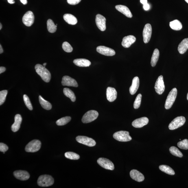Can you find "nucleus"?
Masks as SVG:
<instances>
[{
  "label": "nucleus",
  "instance_id": "nucleus-1",
  "mask_svg": "<svg viewBox=\"0 0 188 188\" xmlns=\"http://www.w3.org/2000/svg\"><path fill=\"white\" fill-rule=\"evenodd\" d=\"M36 73L41 77L42 80L46 82L50 81L51 78V73L45 67L40 64H37L35 66Z\"/></svg>",
  "mask_w": 188,
  "mask_h": 188
},
{
  "label": "nucleus",
  "instance_id": "nucleus-2",
  "mask_svg": "<svg viewBox=\"0 0 188 188\" xmlns=\"http://www.w3.org/2000/svg\"><path fill=\"white\" fill-rule=\"evenodd\" d=\"M54 180L52 177L49 175H43L38 178V185L41 187H49L53 185Z\"/></svg>",
  "mask_w": 188,
  "mask_h": 188
},
{
  "label": "nucleus",
  "instance_id": "nucleus-3",
  "mask_svg": "<svg viewBox=\"0 0 188 188\" xmlns=\"http://www.w3.org/2000/svg\"><path fill=\"white\" fill-rule=\"evenodd\" d=\"M177 94V90L176 88H173L170 92L165 101V108L166 109L169 110L172 107L175 101Z\"/></svg>",
  "mask_w": 188,
  "mask_h": 188
},
{
  "label": "nucleus",
  "instance_id": "nucleus-4",
  "mask_svg": "<svg viewBox=\"0 0 188 188\" xmlns=\"http://www.w3.org/2000/svg\"><path fill=\"white\" fill-rule=\"evenodd\" d=\"M113 137L117 141L121 142H127L132 140V138L129 135V133L124 131L116 132L114 134Z\"/></svg>",
  "mask_w": 188,
  "mask_h": 188
},
{
  "label": "nucleus",
  "instance_id": "nucleus-5",
  "mask_svg": "<svg viewBox=\"0 0 188 188\" xmlns=\"http://www.w3.org/2000/svg\"><path fill=\"white\" fill-rule=\"evenodd\" d=\"M41 146V142L38 140L35 139L30 142L26 145L25 150L27 152H35L40 150Z\"/></svg>",
  "mask_w": 188,
  "mask_h": 188
},
{
  "label": "nucleus",
  "instance_id": "nucleus-6",
  "mask_svg": "<svg viewBox=\"0 0 188 188\" xmlns=\"http://www.w3.org/2000/svg\"><path fill=\"white\" fill-rule=\"evenodd\" d=\"M98 115V113L97 111L95 110H89L83 116L82 122L84 123L91 122L96 119Z\"/></svg>",
  "mask_w": 188,
  "mask_h": 188
},
{
  "label": "nucleus",
  "instance_id": "nucleus-7",
  "mask_svg": "<svg viewBox=\"0 0 188 188\" xmlns=\"http://www.w3.org/2000/svg\"><path fill=\"white\" fill-rule=\"evenodd\" d=\"M185 117L181 116L175 118L170 123L169 128L170 130H174L182 126L185 122Z\"/></svg>",
  "mask_w": 188,
  "mask_h": 188
},
{
  "label": "nucleus",
  "instance_id": "nucleus-8",
  "mask_svg": "<svg viewBox=\"0 0 188 188\" xmlns=\"http://www.w3.org/2000/svg\"><path fill=\"white\" fill-rule=\"evenodd\" d=\"M76 139L78 143L88 146L93 147L95 146L96 145L95 140L86 136H78Z\"/></svg>",
  "mask_w": 188,
  "mask_h": 188
},
{
  "label": "nucleus",
  "instance_id": "nucleus-9",
  "mask_svg": "<svg viewBox=\"0 0 188 188\" xmlns=\"http://www.w3.org/2000/svg\"><path fill=\"white\" fill-rule=\"evenodd\" d=\"M97 163L101 167L109 170H113L114 169V164L109 160L104 158H99Z\"/></svg>",
  "mask_w": 188,
  "mask_h": 188
},
{
  "label": "nucleus",
  "instance_id": "nucleus-10",
  "mask_svg": "<svg viewBox=\"0 0 188 188\" xmlns=\"http://www.w3.org/2000/svg\"><path fill=\"white\" fill-rule=\"evenodd\" d=\"M156 93L158 95H162L165 90L163 76L161 75L158 77L154 86Z\"/></svg>",
  "mask_w": 188,
  "mask_h": 188
},
{
  "label": "nucleus",
  "instance_id": "nucleus-11",
  "mask_svg": "<svg viewBox=\"0 0 188 188\" xmlns=\"http://www.w3.org/2000/svg\"><path fill=\"white\" fill-rule=\"evenodd\" d=\"M35 16L33 12L28 11L25 14L23 18V23L27 27H30L34 23Z\"/></svg>",
  "mask_w": 188,
  "mask_h": 188
},
{
  "label": "nucleus",
  "instance_id": "nucleus-12",
  "mask_svg": "<svg viewBox=\"0 0 188 188\" xmlns=\"http://www.w3.org/2000/svg\"><path fill=\"white\" fill-rule=\"evenodd\" d=\"M152 34V28L149 23L146 24L145 26L143 31V42L145 43H147L151 39Z\"/></svg>",
  "mask_w": 188,
  "mask_h": 188
},
{
  "label": "nucleus",
  "instance_id": "nucleus-13",
  "mask_svg": "<svg viewBox=\"0 0 188 188\" xmlns=\"http://www.w3.org/2000/svg\"><path fill=\"white\" fill-rule=\"evenodd\" d=\"M97 51L100 54L106 56H113L115 54L114 49L104 46H99L97 48Z\"/></svg>",
  "mask_w": 188,
  "mask_h": 188
},
{
  "label": "nucleus",
  "instance_id": "nucleus-14",
  "mask_svg": "<svg viewBox=\"0 0 188 188\" xmlns=\"http://www.w3.org/2000/svg\"><path fill=\"white\" fill-rule=\"evenodd\" d=\"M96 24L99 29L102 31L106 30V19L104 16L100 14H97L96 16Z\"/></svg>",
  "mask_w": 188,
  "mask_h": 188
},
{
  "label": "nucleus",
  "instance_id": "nucleus-15",
  "mask_svg": "<svg viewBox=\"0 0 188 188\" xmlns=\"http://www.w3.org/2000/svg\"><path fill=\"white\" fill-rule=\"evenodd\" d=\"M61 83L63 86H73L74 87H77L78 86L76 81L67 76H65L62 77Z\"/></svg>",
  "mask_w": 188,
  "mask_h": 188
},
{
  "label": "nucleus",
  "instance_id": "nucleus-16",
  "mask_svg": "<svg viewBox=\"0 0 188 188\" xmlns=\"http://www.w3.org/2000/svg\"><path fill=\"white\" fill-rule=\"evenodd\" d=\"M149 120L146 117H142L134 120L132 123L133 126L136 128H141L148 124Z\"/></svg>",
  "mask_w": 188,
  "mask_h": 188
},
{
  "label": "nucleus",
  "instance_id": "nucleus-17",
  "mask_svg": "<svg viewBox=\"0 0 188 188\" xmlns=\"http://www.w3.org/2000/svg\"><path fill=\"white\" fill-rule=\"evenodd\" d=\"M107 98L110 102L115 101L117 98V93L115 88L109 87L107 88Z\"/></svg>",
  "mask_w": 188,
  "mask_h": 188
},
{
  "label": "nucleus",
  "instance_id": "nucleus-18",
  "mask_svg": "<svg viewBox=\"0 0 188 188\" xmlns=\"http://www.w3.org/2000/svg\"><path fill=\"white\" fill-rule=\"evenodd\" d=\"M13 175L17 179L23 180H26L30 178V175L27 171L23 170H17L14 171Z\"/></svg>",
  "mask_w": 188,
  "mask_h": 188
},
{
  "label": "nucleus",
  "instance_id": "nucleus-19",
  "mask_svg": "<svg viewBox=\"0 0 188 188\" xmlns=\"http://www.w3.org/2000/svg\"><path fill=\"white\" fill-rule=\"evenodd\" d=\"M130 174L131 177L136 181L141 182L145 179L143 175L136 170H132L131 171Z\"/></svg>",
  "mask_w": 188,
  "mask_h": 188
},
{
  "label": "nucleus",
  "instance_id": "nucleus-20",
  "mask_svg": "<svg viewBox=\"0 0 188 188\" xmlns=\"http://www.w3.org/2000/svg\"><path fill=\"white\" fill-rule=\"evenodd\" d=\"M136 38L133 35L125 36L123 38L122 45L125 48L129 47L136 41Z\"/></svg>",
  "mask_w": 188,
  "mask_h": 188
},
{
  "label": "nucleus",
  "instance_id": "nucleus-21",
  "mask_svg": "<svg viewBox=\"0 0 188 188\" xmlns=\"http://www.w3.org/2000/svg\"><path fill=\"white\" fill-rule=\"evenodd\" d=\"M14 122L11 126V130L13 132L19 130L22 121V118L20 114H16L14 117Z\"/></svg>",
  "mask_w": 188,
  "mask_h": 188
},
{
  "label": "nucleus",
  "instance_id": "nucleus-22",
  "mask_svg": "<svg viewBox=\"0 0 188 188\" xmlns=\"http://www.w3.org/2000/svg\"><path fill=\"white\" fill-rule=\"evenodd\" d=\"M139 79L137 76L134 77L132 80V84L129 88L130 93L131 95L135 94L139 88Z\"/></svg>",
  "mask_w": 188,
  "mask_h": 188
},
{
  "label": "nucleus",
  "instance_id": "nucleus-23",
  "mask_svg": "<svg viewBox=\"0 0 188 188\" xmlns=\"http://www.w3.org/2000/svg\"><path fill=\"white\" fill-rule=\"evenodd\" d=\"M115 8L119 12L123 14L127 17L131 18L132 15L128 7L123 5H117L115 6Z\"/></svg>",
  "mask_w": 188,
  "mask_h": 188
},
{
  "label": "nucleus",
  "instance_id": "nucleus-24",
  "mask_svg": "<svg viewBox=\"0 0 188 188\" xmlns=\"http://www.w3.org/2000/svg\"><path fill=\"white\" fill-rule=\"evenodd\" d=\"M74 63L80 67H87L91 65V62L86 59H78L74 60Z\"/></svg>",
  "mask_w": 188,
  "mask_h": 188
},
{
  "label": "nucleus",
  "instance_id": "nucleus-25",
  "mask_svg": "<svg viewBox=\"0 0 188 188\" xmlns=\"http://www.w3.org/2000/svg\"><path fill=\"white\" fill-rule=\"evenodd\" d=\"M188 49V38L184 39L179 45L178 50L181 54H183Z\"/></svg>",
  "mask_w": 188,
  "mask_h": 188
},
{
  "label": "nucleus",
  "instance_id": "nucleus-26",
  "mask_svg": "<svg viewBox=\"0 0 188 188\" xmlns=\"http://www.w3.org/2000/svg\"><path fill=\"white\" fill-rule=\"evenodd\" d=\"M64 19L66 23L71 25H75L77 23V18L71 14H66L64 16Z\"/></svg>",
  "mask_w": 188,
  "mask_h": 188
},
{
  "label": "nucleus",
  "instance_id": "nucleus-27",
  "mask_svg": "<svg viewBox=\"0 0 188 188\" xmlns=\"http://www.w3.org/2000/svg\"><path fill=\"white\" fill-rule=\"evenodd\" d=\"M159 55L158 49H155L151 60V65L152 67H154L156 66L159 58Z\"/></svg>",
  "mask_w": 188,
  "mask_h": 188
},
{
  "label": "nucleus",
  "instance_id": "nucleus-28",
  "mask_svg": "<svg viewBox=\"0 0 188 188\" xmlns=\"http://www.w3.org/2000/svg\"><path fill=\"white\" fill-rule=\"evenodd\" d=\"M169 25L171 29L175 30H180L182 28V23L177 20L170 22Z\"/></svg>",
  "mask_w": 188,
  "mask_h": 188
},
{
  "label": "nucleus",
  "instance_id": "nucleus-29",
  "mask_svg": "<svg viewBox=\"0 0 188 188\" xmlns=\"http://www.w3.org/2000/svg\"><path fill=\"white\" fill-rule=\"evenodd\" d=\"M39 99L40 104L44 109L47 110H49L51 109L52 106L51 104L48 101L44 99L40 95L39 97Z\"/></svg>",
  "mask_w": 188,
  "mask_h": 188
},
{
  "label": "nucleus",
  "instance_id": "nucleus-30",
  "mask_svg": "<svg viewBox=\"0 0 188 188\" xmlns=\"http://www.w3.org/2000/svg\"><path fill=\"white\" fill-rule=\"evenodd\" d=\"M64 95L66 97L69 98L72 101L75 102L76 99L74 93L69 88H64L63 90Z\"/></svg>",
  "mask_w": 188,
  "mask_h": 188
},
{
  "label": "nucleus",
  "instance_id": "nucleus-31",
  "mask_svg": "<svg viewBox=\"0 0 188 188\" xmlns=\"http://www.w3.org/2000/svg\"><path fill=\"white\" fill-rule=\"evenodd\" d=\"M159 169L161 171L168 174L173 175L175 174V172L170 167L167 165H160Z\"/></svg>",
  "mask_w": 188,
  "mask_h": 188
},
{
  "label": "nucleus",
  "instance_id": "nucleus-32",
  "mask_svg": "<svg viewBox=\"0 0 188 188\" xmlns=\"http://www.w3.org/2000/svg\"><path fill=\"white\" fill-rule=\"evenodd\" d=\"M47 25V30L49 32L53 33L56 32L57 29V26L55 25L52 20L50 19L48 20Z\"/></svg>",
  "mask_w": 188,
  "mask_h": 188
},
{
  "label": "nucleus",
  "instance_id": "nucleus-33",
  "mask_svg": "<svg viewBox=\"0 0 188 188\" xmlns=\"http://www.w3.org/2000/svg\"><path fill=\"white\" fill-rule=\"evenodd\" d=\"M71 118L69 117H62L59 119L56 122V124L58 126H62L65 125L71 121Z\"/></svg>",
  "mask_w": 188,
  "mask_h": 188
},
{
  "label": "nucleus",
  "instance_id": "nucleus-34",
  "mask_svg": "<svg viewBox=\"0 0 188 188\" xmlns=\"http://www.w3.org/2000/svg\"><path fill=\"white\" fill-rule=\"evenodd\" d=\"M169 151L173 155L180 158H182L183 156L181 152L175 147L171 146L169 149Z\"/></svg>",
  "mask_w": 188,
  "mask_h": 188
},
{
  "label": "nucleus",
  "instance_id": "nucleus-35",
  "mask_svg": "<svg viewBox=\"0 0 188 188\" xmlns=\"http://www.w3.org/2000/svg\"><path fill=\"white\" fill-rule=\"evenodd\" d=\"M64 155L66 158L71 160H77L80 158V156L79 155L73 152H66Z\"/></svg>",
  "mask_w": 188,
  "mask_h": 188
},
{
  "label": "nucleus",
  "instance_id": "nucleus-36",
  "mask_svg": "<svg viewBox=\"0 0 188 188\" xmlns=\"http://www.w3.org/2000/svg\"><path fill=\"white\" fill-rule=\"evenodd\" d=\"M177 146L183 150H188V140L185 139L179 142Z\"/></svg>",
  "mask_w": 188,
  "mask_h": 188
},
{
  "label": "nucleus",
  "instance_id": "nucleus-37",
  "mask_svg": "<svg viewBox=\"0 0 188 188\" xmlns=\"http://www.w3.org/2000/svg\"><path fill=\"white\" fill-rule=\"evenodd\" d=\"M142 98V95L141 94H138L135 99L134 104V107L135 109L139 108L141 106Z\"/></svg>",
  "mask_w": 188,
  "mask_h": 188
},
{
  "label": "nucleus",
  "instance_id": "nucleus-38",
  "mask_svg": "<svg viewBox=\"0 0 188 188\" xmlns=\"http://www.w3.org/2000/svg\"><path fill=\"white\" fill-rule=\"evenodd\" d=\"M62 47L64 51L67 52H71L73 50V47L67 42H64L62 44Z\"/></svg>",
  "mask_w": 188,
  "mask_h": 188
},
{
  "label": "nucleus",
  "instance_id": "nucleus-39",
  "mask_svg": "<svg viewBox=\"0 0 188 188\" xmlns=\"http://www.w3.org/2000/svg\"><path fill=\"white\" fill-rule=\"evenodd\" d=\"M7 93L8 92L6 90L0 92V105H1L6 100Z\"/></svg>",
  "mask_w": 188,
  "mask_h": 188
},
{
  "label": "nucleus",
  "instance_id": "nucleus-40",
  "mask_svg": "<svg viewBox=\"0 0 188 188\" xmlns=\"http://www.w3.org/2000/svg\"><path fill=\"white\" fill-rule=\"evenodd\" d=\"M23 98L26 106L28 109L32 110H33L32 105L28 96L27 95H23Z\"/></svg>",
  "mask_w": 188,
  "mask_h": 188
},
{
  "label": "nucleus",
  "instance_id": "nucleus-41",
  "mask_svg": "<svg viewBox=\"0 0 188 188\" xmlns=\"http://www.w3.org/2000/svg\"><path fill=\"white\" fill-rule=\"evenodd\" d=\"M8 147L4 143H0V151L1 152H5L8 150Z\"/></svg>",
  "mask_w": 188,
  "mask_h": 188
},
{
  "label": "nucleus",
  "instance_id": "nucleus-42",
  "mask_svg": "<svg viewBox=\"0 0 188 188\" xmlns=\"http://www.w3.org/2000/svg\"><path fill=\"white\" fill-rule=\"evenodd\" d=\"M81 0H67L68 4L71 5H76L80 3Z\"/></svg>",
  "mask_w": 188,
  "mask_h": 188
},
{
  "label": "nucleus",
  "instance_id": "nucleus-43",
  "mask_svg": "<svg viewBox=\"0 0 188 188\" xmlns=\"http://www.w3.org/2000/svg\"><path fill=\"white\" fill-rule=\"evenodd\" d=\"M143 8L146 11L148 10L150 8V5L148 3H147L146 4L143 5Z\"/></svg>",
  "mask_w": 188,
  "mask_h": 188
},
{
  "label": "nucleus",
  "instance_id": "nucleus-44",
  "mask_svg": "<svg viewBox=\"0 0 188 188\" xmlns=\"http://www.w3.org/2000/svg\"><path fill=\"white\" fill-rule=\"evenodd\" d=\"M6 71V69L5 68L3 67H0V74H1L3 72H4L5 71Z\"/></svg>",
  "mask_w": 188,
  "mask_h": 188
},
{
  "label": "nucleus",
  "instance_id": "nucleus-45",
  "mask_svg": "<svg viewBox=\"0 0 188 188\" xmlns=\"http://www.w3.org/2000/svg\"><path fill=\"white\" fill-rule=\"evenodd\" d=\"M141 1V3L143 5L146 4L147 3V0H141V1Z\"/></svg>",
  "mask_w": 188,
  "mask_h": 188
},
{
  "label": "nucleus",
  "instance_id": "nucleus-46",
  "mask_svg": "<svg viewBox=\"0 0 188 188\" xmlns=\"http://www.w3.org/2000/svg\"><path fill=\"white\" fill-rule=\"evenodd\" d=\"M21 2L24 5L27 4V0H20Z\"/></svg>",
  "mask_w": 188,
  "mask_h": 188
},
{
  "label": "nucleus",
  "instance_id": "nucleus-47",
  "mask_svg": "<svg viewBox=\"0 0 188 188\" xmlns=\"http://www.w3.org/2000/svg\"><path fill=\"white\" fill-rule=\"evenodd\" d=\"M7 1H8V2L11 4H13L15 3V1L14 0H7Z\"/></svg>",
  "mask_w": 188,
  "mask_h": 188
},
{
  "label": "nucleus",
  "instance_id": "nucleus-48",
  "mask_svg": "<svg viewBox=\"0 0 188 188\" xmlns=\"http://www.w3.org/2000/svg\"><path fill=\"white\" fill-rule=\"evenodd\" d=\"M3 52V49L2 48V47L1 45H0V53L1 54V53H2Z\"/></svg>",
  "mask_w": 188,
  "mask_h": 188
},
{
  "label": "nucleus",
  "instance_id": "nucleus-49",
  "mask_svg": "<svg viewBox=\"0 0 188 188\" xmlns=\"http://www.w3.org/2000/svg\"><path fill=\"white\" fill-rule=\"evenodd\" d=\"M2 27V25L1 24V23H0V30L1 29Z\"/></svg>",
  "mask_w": 188,
  "mask_h": 188
},
{
  "label": "nucleus",
  "instance_id": "nucleus-50",
  "mask_svg": "<svg viewBox=\"0 0 188 188\" xmlns=\"http://www.w3.org/2000/svg\"><path fill=\"white\" fill-rule=\"evenodd\" d=\"M47 64L46 63H45L43 64V66H44V67H45V66L47 65Z\"/></svg>",
  "mask_w": 188,
  "mask_h": 188
},
{
  "label": "nucleus",
  "instance_id": "nucleus-51",
  "mask_svg": "<svg viewBox=\"0 0 188 188\" xmlns=\"http://www.w3.org/2000/svg\"><path fill=\"white\" fill-rule=\"evenodd\" d=\"M185 1L188 4V0H185Z\"/></svg>",
  "mask_w": 188,
  "mask_h": 188
},
{
  "label": "nucleus",
  "instance_id": "nucleus-52",
  "mask_svg": "<svg viewBox=\"0 0 188 188\" xmlns=\"http://www.w3.org/2000/svg\"><path fill=\"white\" fill-rule=\"evenodd\" d=\"M187 100H188V93H187Z\"/></svg>",
  "mask_w": 188,
  "mask_h": 188
}]
</instances>
